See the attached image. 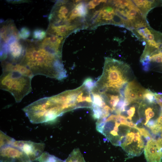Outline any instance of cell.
<instances>
[{"label": "cell", "mask_w": 162, "mask_h": 162, "mask_svg": "<svg viewBox=\"0 0 162 162\" xmlns=\"http://www.w3.org/2000/svg\"><path fill=\"white\" fill-rule=\"evenodd\" d=\"M8 2H10V3H24L26 2H27V1H25V0H16V1H8Z\"/></svg>", "instance_id": "obj_20"}, {"label": "cell", "mask_w": 162, "mask_h": 162, "mask_svg": "<svg viewBox=\"0 0 162 162\" xmlns=\"http://www.w3.org/2000/svg\"><path fill=\"white\" fill-rule=\"evenodd\" d=\"M135 4L146 15V12L151 9L154 4V1H151L148 0H133Z\"/></svg>", "instance_id": "obj_12"}, {"label": "cell", "mask_w": 162, "mask_h": 162, "mask_svg": "<svg viewBox=\"0 0 162 162\" xmlns=\"http://www.w3.org/2000/svg\"><path fill=\"white\" fill-rule=\"evenodd\" d=\"M145 140L147 141L137 127L132 128L120 146L130 157L139 156L144 150Z\"/></svg>", "instance_id": "obj_5"}, {"label": "cell", "mask_w": 162, "mask_h": 162, "mask_svg": "<svg viewBox=\"0 0 162 162\" xmlns=\"http://www.w3.org/2000/svg\"><path fill=\"white\" fill-rule=\"evenodd\" d=\"M33 38L38 40H42L46 36V32L44 30L38 28L35 29L33 33Z\"/></svg>", "instance_id": "obj_16"}, {"label": "cell", "mask_w": 162, "mask_h": 162, "mask_svg": "<svg viewBox=\"0 0 162 162\" xmlns=\"http://www.w3.org/2000/svg\"><path fill=\"white\" fill-rule=\"evenodd\" d=\"M13 145L21 149L33 162L37 160L43 153L45 144L30 141L16 140Z\"/></svg>", "instance_id": "obj_7"}, {"label": "cell", "mask_w": 162, "mask_h": 162, "mask_svg": "<svg viewBox=\"0 0 162 162\" xmlns=\"http://www.w3.org/2000/svg\"><path fill=\"white\" fill-rule=\"evenodd\" d=\"M106 0H92L90 1L87 4V8L89 9H94L95 7L102 2H106Z\"/></svg>", "instance_id": "obj_19"}, {"label": "cell", "mask_w": 162, "mask_h": 162, "mask_svg": "<svg viewBox=\"0 0 162 162\" xmlns=\"http://www.w3.org/2000/svg\"><path fill=\"white\" fill-rule=\"evenodd\" d=\"M38 44L27 45L20 63L28 68L34 76L42 75L58 80L66 78L67 74L62 57L49 52Z\"/></svg>", "instance_id": "obj_1"}, {"label": "cell", "mask_w": 162, "mask_h": 162, "mask_svg": "<svg viewBox=\"0 0 162 162\" xmlns=\"http://www.w3.org/2000/svg\"><path fill=\"white\" fill-rule=\"evenodd\" d=\"M32 77L20 72L2 71L0 79V88L10 93L17 103L32 91Z\"/></svg>", "instance_id": "obj_4"}, {"label": "cell", "mask_w": 162, "mask_h": 162, "mask_svg": "<svg viewBox=\"0 0 162 162\" xmlns=\"http://www.w3.org/2000/svg\"><path fill=\"white\" fill-rule=\"evenodd\" d=\"M144 151L147 162H162V151L155 139L152 138L148 140Z\"/></svg>", "instance_id": "obj_9"}, {"label": "cell", "mask_w": 162, "mask_h": 162, "mask_svg": "<svg viewBox=\"0 0 162 162\" xmlns=\"http://www.w3.org/2000/svg\"><path fill=\"white\" fill-rule=\"evenodd\" d=\"M64 38L56 35H50L40 41V45L51 53L62 57V46Z\"/></svg>", "instance_id": "obj_8"}, {"label": "cell", "mask_w": 162, "mask_h": 162, "mask_svg": "<svg viewBox=\"0 0 162 162\" xmlns=\"http://www.w3.org/2000/svg\"><path fill=\"white\" fill-rule=\"evenodd\" d=\"M65 162H85L79 149H74Z\"/></svg>", "instance_id": "obj_14"}, {"label": "cell", "mask_w": 162, "mask_h": 162, "mask_svg": "<svg viewBox=\"0 0 162 162\" xmlns=\"http://www.w3.org/2000/svg\"><path fill=\"white\" fill-rule=\"evenodd\" d=\"M129 66L123 62L105 57L102 75L94 83L101 92H119L128 82Z\"/></svg>", "instance_id": "obj_2"}, {"label": "cell", "mask_w": 162, "mask_h": 162, "mask_svg": "<svg viewBox=\"0 0 162 162\" xmlns=\"http://www.w3.org/2000/svg\"><path fill=\"white\" fill-rule=\"evenodd\" d=\"M143 100H145L149 104L154 102V94L146 89L144 95Z\"/></svg>", "instance_id": "obj_17"}, {"label": "cell", "mask_w": 162, "mask_h": 162, "mask_svg": "<svg viewBox=\"0 0 162 162\" xmlns=\"http://www.w3.org/2000/svg\"><path fill=\"white\" fill-rule=\"evenodd\" d=\"M76 27V25H65L58 26L49 25L46 34L50 35H56L64 38L66 37L70 32H71Z\"/></svg>", "instance_id": "obj_10"}, {"label": "cell", "mask_w": 162, "mask_h": 162, "mask_svg": "<svg viewBox=\"0 0 162 162\" xmlns=\"http://www.w3.org/2000/svg\"><path fill=\"white\" fill-rule=\"evenodd\" d=\"M15 140L0 131V147L6 145H12Z\"/></svg>", "instance_id": "obj_15"}, {"label": "cell", "mask_w": 162, "mask_h": 162, "mask_svg": "<svg viewBox=\"0 0 162 162\" xmlns=\"http://www.w3.org/2000/svg\"><path fill=\"white\" fill-rule=\"evenodd\" d=\"M1 162H33L20 148L13 145L0 147Z\"/></svg>", "instance_id": "obj_6"}, {"label": "cell", "mask_w": 162, "mask_h": 162, "mask_svg": "<svg viewBox=\"0 0 162 162\" xmlns=\"http://www.w3.org/2000/svg\"><path fill=\"white\" fill-rule=\"evenodd\" d=\"M30 32L28 28L23 27L21 28L19 32V36L20 38L26 39L30 35Z\"/></svg>", "instance_id": "obj_18"}, {"label": "cell", "mask_w": 162, "mask_h": 162, "mask_svg": "<svg viewBox=\"0 0 162 162\" xmlns=\"http://www.w3.org/2000/svg\"><path fill=\"white\" fill-rule=\"evenodd\" d=\"M24 111L30 121L35 124L54 121L65 113L57 95L40 99L26 106Z\"/></svg>", "instance_id": "obj_3"}, {"label": "cell", "mask_w": 162, "mask_h": 162, "mask_svg": "<svg viewBox=\"0 0 162 162\" xmlns=\"http://www.w3.org/2000/svg\"><path fill=\"white\" fill-rule=\"evenodd\" d=\"M139 86L134 81L130 82L127 84L124 91V100L126 106L138 100L136 93Z\"/></svg>", "instance_id": "obj_11"}, {"label": "cell", "mask_w": 162, "mask_h": 162, "mask_svg": "<svg viewBox=\"0 0 162 162\" xmlns=\"http://www.w3.org/2000/svg\"><path fill=\"white\" fill-rule=\"evenodd\" d=\"M36 162H65L48 152H44L36 160Z\"/></svg>", "instance_id": "obj_13"}]
</instances>
